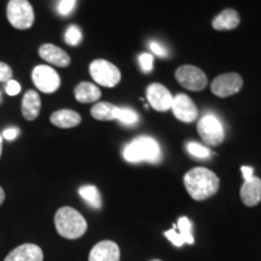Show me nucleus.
I'll return each mask as SVG.
<instances>
[{"label":"nucleus","instance_id":"1","mask_svg":"<svg viewBox=\"0 0 261 261\" xmlns=\"http://www.w3.org/2000/svg\"><path fill=\"white\" fill-rule=\"evenodd\" d=\"M184 185L194 200L204 201L217 194L220 180L211 169L196 167L184 175Z\"/></svg>","mask_w":261,"mask_h":261},{"label":"nucleus","instance_id":"2","mask_svg":"<svg viewBox=\"0 0 261 261\" xmlns=\"http://www.w3.org/2000/svg\"><path fill=\"white\" fill-rule=\"evenodd\" d=\"M123 159L129 163H159L162 152L158 140L149 136H139L129 142L122 151Z\"/></svg>","mask_w":261,"mask_h":261},{"label":"nucleus","instance_id":"3","mask_svg":"<svg viewBox=\"0 0 261 261\" xmlns=\"http://www.w3.org/2000/svg\"><path fill=\"white\" fill-rule=\"evenodd\" d=\"M55 226L62 237L76 240L87 231V221L74 208L62 207L55 215Z\"/></svg>","mask_w":261,"mask_h":261},{"label":"nucleus","instance_id":"4","mask_svg":"<svg viewBox=\"0 0 261 261\" xmlns=\"http://www.w3.org/2000/svg\"><path fill=\"white\" fill-rule=\"evenodd\" d=\"M8 21L16 29H28L34 23V10L28 0H10L6 8Z\"/></svg>","mask_w":261,"mask_h":261},{"label":"nucleus","instance_id":"5","mask_svg":"<svg viewBox=\"0 0 261 261\" xmlns=\"http://www.w3.org/2000/svg\"><path fill=\"white\" fill-rule=\"evenodd\" d=\"M90 74L97 84L114 87L121 80V71L115 64L106 60H96L90 64Z\"/></svg>","mask_w":261,"mask_h":261},{"label":"nucleus","instance_id":"6","mask_svg":"<svg viewBox=\"0 0 261 261\" xmlns=\"http://www.w3.org/2000/svg\"><path fill=\"white\" fill-rule=\"evenodd\" d=\"M201 139L211 146L220 145L225 139V129L217 116L204 115L197 123Z\"/></svg>","mask_w":261,"mask_h":261},{"label":"nucleus","instance_id":"7","mask_svg":"<svg viewBox=\"0 0 261 261\" xmlns=\"http://www.w3.org/2000/svg\"><path fill=\"white\" fill-rule=\"evenodd\" d=\"M175 79L182 87L190 91H202L208 84L204 71L190 64L179 67L175 71Z\"/></svg>","mask_w":261,"mask_h":261},{"label":"nucleus","instance_id":"8","mask_svg":"<svg viewBox=\"0 0 261 261\" xmlns=\"http://www.w3.org/2000/svg\"><path fill=\"white\" fill-rule=\"evenodd\" d=\"M32 80L35 87L44 93H54L60 89L61 77L54 68L48 65H38L33 69Z\"/></svg>","mask_w":261,"mask_h":261},{"label":"nucleus","instance_id":"9","mask_svg":"<svg viewBox=\"0 0 261 261\" xmlns=\"http://www.w3.org/2000/svg\"><path fill=\"white\" fill-rule=\"evenodd\" d=\"M242 86L243 79L240 74L226 73L215 77L211 85V89L215 96L226 98L240 92Z\"/></svg>","mask_w":261,"mask_h":261},{"label":"nucleus","instance_id":"10","mask_svg":"<svg viewBox=\"0 0 261 261\" xmlns=\"http://www.w3.org/2000/svg\"><path fill=\"white\" fill-rule=\"evenodd\" d=\"M171 109L173 112V115L182 122L191 123L198 116L197 107H196L194 100L184 93H179L175 97H173Z\"/></svg>","mask_w":261,"mask_h":261},{"label":"nucleus","instance_id":"11","mask_svg":"<svg viewBox=\"0 0 261 261\" xmlns=\"http://www.w3.org/2000/svg\"><path fill=\"white\" fill-rule=\"evenodd\" d=\"M165 236L171 241L173 246L180 248L187 244H194L195 240L192 236V223L187 217L179 218L177 224L173 225L171 230L166 231Z\"/></svg>","mask_w":261,"mask_h":261},{"label":"nucleus","instance_id":"12","mask_svg":"<svg viewBox=\"0 0 261 261\" xmlns=\"http://www.w3.org/2000/svg\"><path fill=\"white\" fill-rule=\"evenodd\" d=\"M146 98L150 106L158 112H167L172 108L173 96L167 87L159 83L149 85L146 89Z\"/></svg>","mask_w":261,"mask_h":261},{"label":"nucleus","instance_id":"13","mask_svg":"<svg viewBox=\"0 0 261 261\" xmlns=\"http://www.w3.org/2000/svg\"><path fill=\"white\" fill-rule=\"evenodd\" d=\"M89 261H120V248L113 241H100L91 250Z\"/></svg>","mask_w":261,"mask_h":261},{"label":"nucleus","instance_id":"14","mask_svg":"<svg viewBox=\"0 0 261 261\" xmlns=\"http://www.w3.org/2000/svg\"><path fill=\"white\" fill-rule=\"evenodd\" d=\"M241 200L247 207H254L261 201V179L252 175L244 178V182L241 188Z\"/></svg>","mask_w":261,"mask_h":261},{"label":"nucleus","instance_id":"15","mask_svg":"<svg viewBox=\"0 0 261 261\" xmlns=\"http://www.w3.org/2000/svg\"><path fill=\"white\" fill-rule=\"evenodd\" d=\"M4 261H44V253L37 244L24 243L15 248Z\"/></svg>","mask_w":261,"mask_h":261},{"label":"nucleus","instance_id":"16","mask_svg":"<svg viewBox=\"0 0 261 261\" xmlns=\"http://www.w3.org/2000/svg\"><path fill=\"white\" fill-rule=\"evenodd\" d=\"M39 55L47 63L65 68L70 64V57L64 50L52 44H44L39 48Z\"/></svg>","mask_w":261,"mask_h":261},{"label":"nucleus","instance_id":"17","mask_svg":"<svg viewBox=\"0 0 261 261\" xmlns=\"http://www.w3.org/2000/svg\"><path fill=\"white\" fill-rule=\"evenodd\" d=\"M41 109V99L37 91H28L22 99V115L28 121H33L39 116Z\"/></svg>","mask_w":261,"mask_h":261},{"label":"nucleus","instance_id":"18","mask_svg":"<svg viewBox=\"0 0 261 261\" xmlns=\"http://www.w3.org/2000/svg\"><path fill=\"white\" fill-rule=\"evenodd\" d=\"M241 18L236 10L226 9L221 11L219 15L215 16L212 22V25L215 31H231L238 27Z\"/></svg>","mask_w":261,"mask_h":261},{"label":"nucleus","instance_id":"19","mask_svg":"<svg viewBox=\"0 0 261 261\" xmlns=\"http://www.w3.org/2000/svg\"><path fill=\"white\" fill-rule=\"evenodd\" d=\"M50 120L52 125L60 127V128H71V127L80 125L81 116L79 113L74 112V110L62 109L52 114Z\"/></svg>","mask_w":261,"mask_h":261},{"label":"nucleus","instance_id":"20","mask_svg":"<svg viewBox=\"0 0 261 261\" xmlns=\"http://www.w3.org/2000/svg\"><path fill=\"white\" fill-rule=\"evenodd\" d=\"M74 94L77 102L86 104L97 102L100 98V96H102V92H100L99 87L96 86L94 84L84 81V83H80L76 87H75Z\"/></svg>","mask_w":261,"mask_h":261},{"label":"nucleus","instance_id":"21","mask_svg":"<svg viewBox=\"0 0 261 261\" xmlns=\"http://www.w3.org/2000/svg\"><path fill=\"white\" fill-rule=\"evenodd\" d=\"M117 106H114L112 103L100 102L94 104L91 109V115L99 121H113L115 120Z\"/></svg>","mask_w":261,"mask_h":261},{"label":"nucleus","instance_id":"22","mask_svg":"<svg viewBox=\"0 0 261 261\" xmlns=\"http://www.w3.org/2000/svg\"><path fill=\"white\" fill-rule=\"evenodd\" d=\"M79 195L94 210L102 208V196L94 185H84L79 189Z\"/></svg>","mask_w":261,"mask_h":261},{"label":"nucleus","instance_id":"23","mask_svg":"<svg viewBox=\"0 0 261 261\" xmlns=\"http://www.w3.org/2000/svg\"><path fill=\"white\" fill-rule=\"evenodd\" d=\"M115 120L125 126H135L139 121V115L132 108L117 107Z\"/></svg>","mask_w":261,"mask_h":261},{"label":"nucleus","instance_id":"24","mask_svg":"<svg viewBox=\"0 0 261 261\" xmlns=\"http://www.w3.org/2000/svg\"><path fill=\"white\" fill-rule=\"evenodd\" d=\"M187 150H188L189 154H190L191 156H194V158H196V159H202V160L210 159L212 155L211 150L208 149L207 146L198 144V143H196V142L188 143Z\"/></svg>","mask_w":261,"mask_h":261},{"label":"nucleus","instance_id":"25","mask_svg":"<svg viewBox=\"0 0 261 261\" xmlns=\"http://www.w3.org/2000/svg\"><path fill=\"white\" fill-rule=\"evenodd\" d=\"M64 40L68 45H70V46H77L81 42V40H83V33H81V29L75 24L69 25L67 31H65Z\"/></svg>","mask_w":261,"mask_h":261},{"label":"nucleus","instance_id":"26","mask_svg":"<svg viewBox=\"0 0 261 261\" xmlns=\"http://www.w3.org/2000/svg\"><path fill=\"white\" fill-rule=\"evenodd\" d=\"M138 62L140 70H142L143 73L149 74L151 73L152 69H154V56H152V55L146 54V52L140 54L138 57Z\"/></svg>","mask_w":261,"mask_h":261},{"label":"nucleus","instance_id":"27","mask_svg":"<svg viewBox=\"0 0 261 261\" xmlns=\"http://www.w3.org/2000/svg\"><path fill=\"white\" fill-rule=\"evenodd\" d=\"M77 0H61L58 4V12L62 16H69L74 11Z\"/></svg>","mask_w":261,"mask_h":261},{"label":"nucleus","instance_id":"28","mask_svg":"<svg viewBox=\"0 0 261 261\" xmlns=\"http://www.w3.org/2000/svg\"><path fill=\"white\" fill-rule=\"evenodd\" d=\"M149 47H150V50H151L152 54L156 55L158 57H161V58L168 57V54H169L168 50L158 40H150Z\"/></svg>","mask_w":261,"mask_h":261},{"label":"nucleus","instance_id":"29","mask_svg":"<svg viewBox=\"0 0 261 261\" xmlns=\"http://www.w3.org/2000/svg\"><path fill=\"white\" fill-rule=\"evenodd\" d=\"M12 80V69L9 64L0 62V83H9Z\"/></svg>","mask_w":261,"mask_h":261},{"label":"nucleus","instance_id":"30","mask_svg":"<svg viewBox=\"0 0 261 261\" xmlns=\"http://www.w3.org/2000/svg\"><path fill=\"white\" fill-rule=\"evenodd\" d=\"M5 91L9 96H16V94H18L19 91H21V85H19L17 81L10 80L9 83H6Z\"/></svg>","mask_w":261,"mask_h":261},{"label":"nucleus","instance_id":"31","mask_svg":"<svg viewBox=\"0 0 261 261\" xmlns=\"http://www.w3.org/2000/svg\"><path fill=\"white\" fill-rule=\"evenodd\" d=\"M18 135L19 129L17 127H10V128H6L4 132H3V138H5L6 140H14L17 138Z\"/></svg>","mask_w":261,"mask_h":261},{"label":"nucleus","instance_id":"32","mask_svg":"<svg viewBox=\"0 0 261 261\" xmlns=\"http://www.w3.org/2000/svg\"><path fill=\"white\" fill-rule=\"evenodd\" d=\"M4 200H5V192L3 190V188H0V205L3 204Z\"/></svg>","mask_w":261,"mask_h":261},{"label":"nucleus","instance_id":"33","mask_svg":"<svg viewBox=\"0 0 261 261\" xmlns=\"http://www.w3.org/2000/svg\"><path fill=\"white\" fill-rule=\"evenodd\" d=\"M2 151H3V136L0 135V156H2Z\"/></svg>","mask_w":261,"mask_h":261},{"label":"nucleus","instance_id":"34","mask_svg":"<svg viewBox=\"0 0 261 261\" xmlns=\"http://www.w3.org/2000/svg\"><path fill=\"white\" fill-rule=\"evenodd\" d=\"M3 102V96H2V92H0V104Z\"/></svg>","mask_w":261,"mask_h":261},{"label":"nucleus","instance_id":"35","mask_svg":"<svg viewBox=\"0 0 261 261\" xmlns=\"http://www.w3.org/2000/svg\"><path fill=\"white\" fill-rule=\"evenodd\" d=\"M151 261H161V260H158V259H155V260H151Z\"/></svg>","mask_w":261,"mask_h":261}]
</instances>
